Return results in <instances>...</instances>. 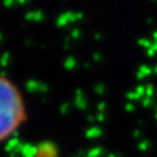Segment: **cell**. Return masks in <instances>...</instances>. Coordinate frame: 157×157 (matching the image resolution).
<instances>
[{"label": "cell", "mask_w": 157, "mask_h": 157, "mask_svg": "<svg viewBox=\"0 0 157 157\" xmlns=\"http://www.w3.org/2000/svg\"><path fill=\"white\" fill-rule=\"evenodd\" d=\"M24 119V106L16 88L0 77V140L14 134Z\"/></svg>", "instance_id": "1"}, {"label": "cell", "mask_w": 157, "mask_h": 157, "mask_svg": "<svg viewBox=\"0 0 157 157\" xmlns=\"http://www.w3.org/2000/svg\"><path fill=\"white\" fill-rule=\"evenodd\" d=\"M84 14L79 13V11H66L63 14H61L57 19V26L58 27H66L68 24L74 22V21H79L83 20Z\"/></svg>", "instance_id": "2"}, {"label": "cell", "mask_w": 157, "mask_h": 157, "mask_svg": "<svg viewBox=\"0 0 157 157\" xmlns=\"http://www.w3.org/2000/svg\"><path fill=\"white\" fill-rule=\"evenodd\" d=\"M57 155H58L57 146L50 141H45L41 142L40 145H37L36 157H57Z\"/></svg>", "instance_id": "3"}, {"label": "cell", "mask_w": 157, "mask_h": 157, "mask_svg": "<svg viewBox=\"0 0 157 157\" xmlns=\"http://www.w3.org/2000/svg\"><path fill=\"white\" fill-rule=\"evenodd\" d=\"M26 89L30 93H46L48 90V87L45 83H41L36 79H30L26 83Z\"/></svg>", "instance_id": "4"}, {"label": "cell", "mask_w": 157, "mask_h": 157, "mask_svg": "<svg viewBox=\"0 0 157 157\" xmlns=\"http://www.w3.org/2000/svg\"><path fill=\"white\" fill-rule=\"evenodd\" d=\"M74 105L79 110H87L88 108V100L84 95V92L82 89H75L74 92Z\"/></svg>", "instance_id": "5"}, {"label": "cell", "mask_w": 157, "mask_h": 157, "mask_svg": "<svg viewBox=\"0 0 157 157\" xmlns=\"http://www.w3.org/2000/svg\"><path fill=\"white\" fill-rule=\"evenodd\" d=\"M37 155V146L31 144H24L21 150V157H36Z\"/></svg>", "instance_id": "6"}, {"label": "cell", "mask_w": 157, "mask_h": 157, "mask_svg": "<svg viewBox=\"0 0 157 157\" xmlns=\"http://www.w3.org/2000/svg\"><path fill=\"white\" fill-rule=\"evenodd\" d=\"M153 73V68L148 67V66H141L139 69H137V73H136V78L137 79H145L148 75H151Z\"/></svg>", "instance_id": "7"}, {"label": "cell", "mask_w": 157, "mask_h": 157, "mask_svg": "<svg viewBox=\"0 0 157 157\" xmlns=\"http://www.w3.org/2000/svg\"><path fill=\"white\" fill-rule=\"evenodd\" d=\"M45 17V14L41 10H36V11H30L25 15V19L27 21H42Z\"/></svg>", "instance_id": "8"}, {"label": "cell", "mask_w": 157, "mask_h": 157, "mask_svg": "<svg viewBox=\"0 0 157 157\" xmlns=\"http://www.w3.org/2000/svg\"><path fill=\"white\" fill-rule=\"evenodd\" d=\"M20 145H21V142H20L19 136H14V137L10 139V140L8 141V144L5 145V151L9 152V153H11V152H14Z\"/></svg>", "instance_id": "9"}, {"label": "cell", "mask_w": 157, "mask_h": 157, "mask_svg": "<svg viewBox=\"0 0 157 157\" xmlns=\"http://www.w3.org/2000/svg\"><path fill=\"white\" fill-rule=\"evenodd\" d=\"M103 130L98 126H93V128H89L87 131H86V137L87 139H99L101 135H103Z\"/></svg>", "instance_id": "10"}, {"label": "cell", "mask_w": 157, "mask_h": 157, "mask_svg": "<svg viewBox=\"0 0 157 157\" xmlns=\"http://www.w3.org/2000/svg\"><path fill=\"white\" fill-rule=\"evenodd\" d=\"M104 153V148L103 147H94L92 150H89L86 153V157H100Z\"/></svg>", "instance_id": "11"}, {"label": "cell", "mask_w": 157, "mask_h": 157, "mask_svg": "<svg viewBox=\"0 0 157 157\" xmlns=\"http://www.w3.org/2000/svg\"><path fill=\"white\" fill-rule=\"evenodd\" d=\"M63 66H64V68H66V69L72 71V69H74V68L77 67V59H75L74 57H68V58L64 61Z\"/></svg>", "instance_id": "12"}, {"label": "cell", "mask_w": 157, "mask_h": 157, "mask_svg": "<svg viewBox=\"0 0 157 157\" xmlns=\"http://www.w3.org/2000/svg\"><path fill=\"white\" fill-rule=\"evenodd\" d=\"M137 44H139L141 47H144V48L147 51V50H150V48L152 47L153 41H152V40H148V38H139Z\"/></svg>", "instance_id": "13"}, {"label": "cell", "mask_w": 157, "mask_h": 157, "mask_svg": "<svg viewBox=\"0 0 157 157\" xmlns=\"http://www.w3.org/2000/svg\"><path fill=\"white\" fill-rule=\"evenodd\" d=\"M125 97H126V99H128L130 103H132V101H136V100H141V99H142V98H141V97H140V95H139V94H137L135 90L128 92Z\"/></svg>", "instance_id": "14"}, {"label": "cell", "mask_w": 157, "mask_h": 157, "mask_svg": "<svg viewBox=\"0 0 157 157\" xmlns=\"http://www.w3.org/2000/svg\"><path fill=\"white\" fill-rule=\"evenodd\" d=\"M10 62V53L9 52H4L2 56H0V64H2V67H8Z\"/></svg>", "instance_id": "15"}, {"label": "cell", "mask_w": 157, "mask_h": 157, "mask_svg": "<svg viewBox=\"0 0 157 157\" xmlns=\"http://www.w3.org/2000/svg\"><path fill=\"white\" fill-rule=\"evenodd\" d=\"M153 95H155V86L148 83L147 86H145V97L153 98Z\"/></svg>", "instance_id": "16"}, {"label": "cell", "mask_w": 157, "mask_h": 157, "mask_svg": "<svg viewBox=\"0 0 157 157\" xmlns=\"http://www.w3.org/2000/svg\"><path fill=\"white\" fill-rule=\"evenodd\" d=\"M94 92H95L98 95H103V94H105V93H106V87H105V84H103V83H98V84L94 87Z\"/></svg>", "instance_id": "17"}, {"label": "cell", "mask_w": 157, "mask_h": 157, "mask_svg": "<svg viewBox=\"0 0 157 157\" xmlns=\"http://www.w3.org/2000/svg\"><path fill=\"white\" fill-rule=\"evenodd\" d=\"M141 104L144 108H151L153 104H155V100L153 98H148V97H144L141 99Z\"/></svg>", "instance_id": "18"}, {"label": "cell", "mask_w": 157, "mask_h": 157, "mask_svg": "<svg viewBox=\"0 0 157 157\" xmlns=\"http://www.w3.org/2000/svg\"><path fill=\"white\" fill-rule=\"evenodd\" d=\"M137 147H139L140 151H147V150L151 147V142H150L148 140H142V141L139 142Z\"/></svg>", "instance_id": "19"}, {"label": "cell", "mask_w": 157, "mask_h": 157, "mask_svg": "<svg viewBox=\"0 0 157 157\" xmlns=\"http://www.w3.org/2000/svg\"><path fill=\"white\" fill-rule=\"evenodd\" d=\"M59 111H61V114H63V115L68 114V113L71 111V104H69V103H63V104L59 106Z\"/></svg>", "instance_id": "20"}, {"label": "cell", "mask_w": 157, "mask_h": 157, "mask_svg": "<svg viewBox=\"0 0 157 157\" xmlns=\"http://www.w3.org/2000/svg\"><path fill=\"white\" fill-rule=\"evenodd\" d=\"M146 52H147V56H148V57H155V56H156V53H157V44H156V42H153L152 47H151L150 50H147Z\"/></svg>", "instance_id": "21"}, {"label": "cell", "mask_w": 157, "mask_h": 157, "mask_svg": "<svg viewBox=\"0 0 157 157\" xmlns=\"http://www.w3.org/2000/svg\"><path fill=\"white\" fill-rule=\"evenodd\" d=\"M81 36H82V32H81L79 29H73L72 30V32H71V37L72 38H74V40H78V38H81Z\"/></svg>", "instance_id": "22"}, {"label": "cell", "mask_w": 157, "mask_h": 157, "mask_svg": "<svg viewBox=\"0 0 157 157\" xmlns=\"http://www.w3.org/2000/svg\"><path fill=\"white\" fill-rule=\"evenodd\" d=\"M97 109H98V111L100 114H105V111H106V103L105 101H99L98 105H97Z\"/></svg>", "instance_id": "23"}, {"label": "cell", "mask_w": 157, "mask_h": 157, "mask_svg": "<svg viewBox=\"0 0 157 157\" xmlns=\"http://www.w3.org/2000/svg\"><path fill=\"white\" fill-rule=\"evenodd\" d=\"M135 92H136L141 98H144V97H145V87H144V86H139V87H136Z\"/></svg>", "instance_id": "24"}, {"label": "cell", "mask_w": 157, "mask_h": 157, "mask_svg": "<svg viewBox=\"0 0 157 157\" xmlns=\"http://www.w3.org/2000/svg\"><path fill=\"white\" fill-rule=\"evenodd\" d=\"M105 120H106L105 114H100V113H98V115L95 116V121H98V123H104Z\"/></svg>", "instance_id": "25"}, {"label": "cell", "mask_w": 157, "mask_h": 157, "mask_svg": "<svg viewBox=\"0 0 157 157\" xmlns=\"http://www.w3.org/2000/svg\"><path fill=\"white\" fill-rule=\"evenodd\" d=\"M135 109H136V108H135V104H134V103H130V101H129L128 104H125V110H126V111L131 113V111H135Z\"/></svg>", "instance_id": "26"}, {"label": "cell", "mask_w": 157, "mask_h": 157, "mask_svg": "<svg viewBox=\"0 0 157 157\" xmlns=\"http://www.w3.org/2000/svg\"><path fill=\"white\" fill-rule=\"evenodd\" d=\"M141 135H142V132L140 131V129H136V130L132 132V136H134L135 139H140V137H141Z\"/></svg>", "instance_id": "27"}, {"label": "cell", "mask_w": 157, "mask_h": 157, "mask_svg": "<svg viewBox=\"0 0 157 157\" xmlns=\"http://www.w3.org/2000/svg\"><path fill=\"white\" fill-rule=\"evenodd\" d=\"M93 59H94L95 62H100V61L103 59V57H101V55H99V53H94V55H93Z\"/></svg>", "instance_id": "28"}, {"label": "cell", "mask_w": 157, "mask_h": 157, "mask_svg": "<svg viewBox=\"0 0 157 157\" xmlns=\"http://www.w3.org/2000/svg\"><path fill=\"white\" fill-rule=\"evenodd\" d=\"M3 4H4V6L10 8V6H13V5H14V0H6V2H4Z\"/></svg>", "instance_id": "29"}, {"label": "cell", "mask_w": 157, "mask_h": 157, "mask_svg": "<svg viewBox=\"0 0 157 157\" xmlns=\"http://www.w3.org/2000/svg\"><path fill=\"white\" fill-rule=\"evenodd\" d=\"M94 38H95L97 41H100V40H103V35L101 33H95L94 35Z\"/></svg>", "instance_id": "30"}, {"label": "cell", "mask_w": 157, "mask_h": 157, "mask_svg": "<svg viewBox=\"0 0 157 157\" xmlns=\"http://www.w3.org/2000/svg\"><path fill=\"white\" fill-rule=\"evenodd\" d=\"M87 120H88L89 123H94V121H95V116H93V115H88Z\"/></svg>", "instance_id": "31"}, {"label": "cell", "mask_w": 157, "mask_h": 157, "mask_svg": "<svg viewBox=\"0 0 157 157\" xmlns=\"http://www.w3.org/2000/svg\"><path fill=\"white\" fill-rule=\"evenodd\" d=\"M152 38H153V42L157 44V31H153V33H152Z\"/></svg>", "instance_id": "32"}, {"label": "cell", "mask_w": 157, "mask_h": 157, "mask_svg": "<svg viewBox=\"0 0 157 157\" xmlns=\"http://www.w3.org/2000/svg\"><path fill=\"white\" fill-rule=\"evenodd\" d=\"M108 157H121L120 155H117V153H111V155H109Z\"/></svg>", "instance_id": "33"}, {"label": "cell", "mask_w": 157, "mask_h": 157, "mask_svg": "<svg viewBox=\"0 0 157 157\" xmlns=\"http://www.w3.org/2000/svg\"><path fill=\"white\" fill-rule=\"evenodd\" d=\"M19 156V153H16V152H11L10 153V157H17Z\"/></svg>", "instance_id": "34"}, {"label": "cell", "mask_w": 157, "mask_h": 157, "mask_svg": "<svg viewBox=\"0 0 157 157\" xmlns=\"http://www.w3.org/2000/svg\"><path fill=\"white\" fill-rule=\"evenodd\" d=\"M155 119L157 120V105H156V111H155Z\"/></svg>", "instance_id": "35"}, {"label": "cell", "mask_w": 157, "mask_h": 157, "mask_svg": "<svg viewBox=\"0 0 157 157\" xmlns=\"http://www.w3.org/2000/svg\"><path fill=\"white\" fill-rule=\"evenodd\" d=\"M153 73H156V74H157V66L153 68Z\"/></svg>", "instance_id": "36"}, {"label": "cell", "mask_w": 157, "mask_h": 157, "mask_svg": "<svg viewBox=\"0 0 157 157\" xmlns=\"http://www.w3.org/2000/svg\"><path fill=\"white\" fill-rule=\"evenodd\" d=\"M2 40H3V35H2V33H0V41H2Z\"/></svg>", "instance_id": "37"}, {"label": "cell", "mask_w": 157, "mask_h": 157, "mask_svg": "<svg viewBox=\"0 0 157 157\" xmlns=\"http://www.w3.org/2000/svg\"><path fill=\"white\" fill-rule=\"evenodd\" d=\"M75 157H81V156H75Z\"/></svg>", "instance_id": "38"}]
</instances>
